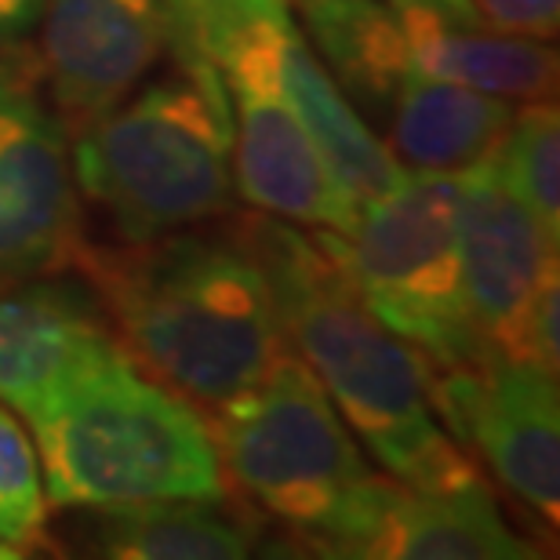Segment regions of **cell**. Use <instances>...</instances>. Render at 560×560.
<instances>
[{
	"instance_id": "4",
	"label": "cell",
	"mask_w": 560,
	"mask_h": 560,
	"mask_svg": "<svg viewBox=\"0 0 560 560\" xmlns=\"http://www.w3.org/2000/svg\"><path fill=\"white\" fill-rule=\"evenodd\" d=\"M59 510L156 499H226L211 425L183 394L139 372L117 339L19 408Z\"/></svg>"
},
{
	"instance_id": "19",
	"label": "cell",
	"mask_w": 560,
	"mask_h": 560,
	"mask_svg": "<svg viewBox=\"0 0 560 560\" xmlns=\"http://www.w3.org/2000/svg\"><path fill=\"white\" fill-rule=\"evenodd\" d=\"M48 524V495H44L40 458L30 430L0 405V542L26 553L44 546Z\"/></svg>"
},
{
	"instance_id": "15",
	"label": "cell",
	"mask_w": 560,
	"mask_h": 560,
	"mask_svg": "<svg viewBox=\"0 0 560 560\" xmlns=\"http://www.w3.org/2000/svg\"><path fill=\"white\" fill-rule=\"evenodd\" d=\"M513 114L510 98L441 81L416 66L386 114L389 153L416 172L463 175L499 153Z\"/></svg>"
},
{
	"instance_id": "8",
	"label": "cell",
	"mask_w": 560,
	"mask_h": 560,
	"mask_svg": "<svg viewBox=\"0 0 560 560\" xmlns=\"http://www.w3.org/2000/svg\"><path fill=\"white\" fill-rule=\"evenodd\" d=\"M40 77L30 51L0 55V288L59 277L84 248L73 145Z\"/></svg>"
},
{
	"instance_id": "2",
	"label": "cell",
	"mask_w": 560,
	"mask_h": 560,
	"mask_svg": "<svg viewBox=\"0 0 560 560\" xmlns=\"http://www.w3.org/2000/svg\"><path fill=\"white\" fill-rule=\"evenodd\" d=\"M241 237L262 266L288 350L320 378L375 463L411 491H466L485 477L444 430L430 364L368 310L324 230L248 219Z\"/></svg>"
},
{
	"instance_id": "22",
	"label": "cell",
	"mask_w": 560,
	"mask_h": 560,
	"mask_svg": "<svg viewBox=\"0 0 560 560\" xmlns=\"http://www.w3.org/2000/svg\"><path fill=\"white\" fill-rule=\"evenodd\" d=\"M44 0H0V44H15L40 22Z\"/></svg>"
},
{
	"instance_id": "16",
	"label": "cell",
	"mask_w": 560,
	"mask_h": 560,
	"mask_svg": "<svg viewBox=\"0 0 560 560\" xmlns=\"http://www.w3.org/2000/svg\"><path fill=\"white\" fill-rule=\"evenodd\" d=\"M295 8L350 106L386 120L400 84L416 70L386 0H295Z\"/></svg>"
},
{
	"instance_id": "10",
	"label": "cell",
	"mask_w": 560,
	"mask_h": 560,
	"mask_svg": "<svg viewBox=\"0 0 560 560\" xmlns=\"http://www.w3.org/2000/svg\"><path fill=\"white\" fill-rule=\"evenodd\" d=\"M40 81L70 142L172 55L167 0H44Z\"/></svg>"
},
{
	"instance_id": "7",
	"label": "cell",
	"mask_w": 560,
	"mask_h": 560,
	"mask_svg": "<svg viewBox=\"0 0 560 560\" xmlns=\"http://www.w3.org/2000/svg\"><path fill=\"white\" fill-rule=\"evenodd\" d=\"M324 237L342 259L368 310L430 368L485 361L469 317L458 259V178L408 172L372 205L350 233Z\"/></svg>"
},
{
	"instance_id": "17",
	"label": "cell",
	"mask_w": 560,
	"mask_h": 560,
	"mask_svg": "<svg viewBox=\"0 0 560 560\" xmlns=\"http://www.w3.org/2000/svg\"><path fill=\"white\" fill-rule=\"evenodd\" d=\"M95 546L120 560H241L255 528L226 499H156L98 510Z\"/></svg>"
},
{
	"instance_id": "20",
	"label": "cell",
	"mask_w": 560,
	"mask_h": 560,
	"mask_svg": "<svg viewBox=\"0 0 560 560\" xmlns=\"http://www.w3.org/2000/svg\"><path fill=\"white\" fill-rule=\"evenodd\" d=\"M560 259L546 266L535 295L521 320L517 361L542 368L546 375H560Z\"/></svg>"
},
{
	"instance_id": "14",
	"label": "cell",
	"mask_w": 560,
	"mask_h": 560,
	"mask_svg": "<svg viewBox=\"0 0 560 560\" xmlns=\"http://www.w3.org/2000/svg\"><path fill=\"white\" fill-rule=\"evenodd\" d=\"M109 342L88 291L48 277L0 288V400L19 411Z\"/></svg>"
},
{
	"instance_id": "18",
	"label": "cell",
	"mask_w": 560,
	"mask_h": 560,
	"mask_svg": "<svg viewBox=\"0 0 560 560\" xmlns=\"http://www.w3.org/2000/svg\"><path fill=\"white\" fill-rule=\"evenodd\" d=\"M495 164L546 233L560 241V114L553 98H535L513 114Z\"/></svg>"
},
{
	"instance_id": "9",
	"label": "cell",
	"mask_w": 560,
	"mask_h": 560,
	"mask_svg": "<svg viewBox=\"0 0 560 560\" xmlns=\"http://www.w3.org/2000/svg\"><path fill=\"white\" fill-rule=\"evenodd\" d=\"M430 400L444 430L474 444L513 495L560 521L557 375L524 361L430 368Z\"/></svg>"
},
{
	"instance_id": "5",
	"label": "cell",
	"mask_w": 560,
	"mask_h": 560,
	"mask_svg": "<svg viewBox=\"0 0 560 560\" xmlns=\"http://www.w3.org/2000/svg\"><path fill=\"white\" fill-rule=\"evenodd\" d=\"M175 73L131 92L73 139L77 189L120 241H150L226 215L233 205V117L219 73L183 48Z\"/></svg>"
},
{
	"instance_id": "13",
	"label": "cell",
	"mask_w": 560,
	"mask_h": 560,
	"mask_svg": "<svg viewBox=\"0 0 560 560\" xmlns=\"http://www.w3.org/2000/svg\"><path fill=\"white\" fill-rule=\"evenodd\" d=\"M350 557L372 560H532L502 521L488 485L466 491H411L383 477Z\"/></svg>"
},
{
	"instance_id": "6",
	"label": "cell",
	"mask_w": 560,
	"mask_h": 560,
	"mask_svg": "<svg viewBox=\"0 0 560 560\" xmlns=\"http://www.w3.org/2000/svg\"><path fill=\"white\" fill-rule=\"evenodd\" d=\"M222 474L324 557H350L383 477L372 474L320 378L284 353L252 389L211 408Z\"/></svg>"
},
{
	"instance_id": "11",
	"label": "cell",
	"mask_w": 560,
	"mask_h": 560,
	"mask_svg": "<svg viewBox=\"0 0 560 560\" xmlns=\"http://www.w3.org/2000/svg\"><path fill=\"white\" fill-rule=\"evenodd\" d=\"M458 178V259L469 317L485 361H517L521 320L557 241L535 211L513 194L495 156L466 167Z\"/></svg>"
},
{
	"instance_id": "3",
	"label": "cell",
	"mask_w": 560,
	"mask_h": 560,
	"mask_svg": "<svg viewBox=\"0 0 560 560\" xmlns=\"http://www.w3.org/2000/svg\"><path fill=\"white\" fill-rule=\"evenodd\" d=\"M73 266L136 364L208 411L252 389L288 353L270 284L241 233L84 244Z\"/></svg>"
},
{
	"instance_id": "12",
	"label": "cell",
	"mask_w": 560,
	"mask_h": 560,
	"mask_svg": "<svg viewBox=\"0 0 560 560\" xmlns=\"http://www.w3.org/2000/svg\"><path fill=\"white\" fill-rule=\"evenodd\" d=\"M422 73L477 92L535 103L557 92V51L546 40L502 33L474 0H386Z\"/></svg>"
},
{
	"instance_id": "23",
	"label": "cell",
	"mask_w": 560,
	"mask_h": 560,
	"mask_svg": "<svg viewBox=\"0 0 560 560\" xmlns=\"http://www.w3.org/2000/svg\"><path fill=\"white\" fill-rule=\"evenodd\" d=\"M15 557H22L19 550H11L8 542H0V560H15Z\"/></svg>"
},
{
	"instance_id": "21",
	"label": "cell",
	"mask_w": 560,
	"mask_h": 560,
	"mask_svg": "<svg viewBox=\"0 0 560 560\" xmlns=\"http://www.w3.org/2000/svg\"><path fill=\"white\" fill-rule=\"evenodd\" d=\"M477 11L502 33L550 40L560 22V0H474Z\"/></svg>"
},
{
	"instance_id": "1",
	"label": "cell",
	"mask_w": 560,
	"mask_h": 560,
	"mask_svg": "<svg viewBox=\"0 0 560 560\" xmlns=\"http://www.w3.org/2000/svg\"><path fill=\"white\" fill-rule=\"evenodd\" d=\"M172 51L219 73L233 117V186L262 215L350 233L408 172L313 51L288 0H167Z\"/></svg>"
}]
</instances>
